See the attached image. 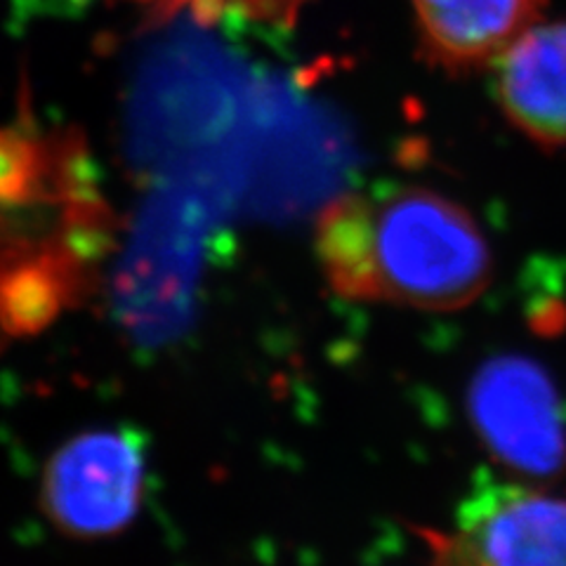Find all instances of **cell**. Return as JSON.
Here are the masks:
<instances>
[{"instance_id": "5b68a950", "label": "cell", "mask_w": 566, "mask_h": 566, "mask_svg": "<svg viewBox=\"0 0 566 566\" xmlns=\"http://www.w3.org/2000/svg\"><path fill=\"white\" fill-rule=\"evenodd\" d=\"M472 566H566V501L520 486L476 489L458 512Z\"/></svg>"}, {"instance_id": "ba28073f", "label": "cell", "mask_w": 566, "mask_h": 566, "mask_svg": "<svg viewBox=\"0 0 566 566\" xmlns=\"http://www.w3.org/2000/svg\"><path fill=\"white\" fill-rule=\"evenodd\" d=\"M139 6L180 12L187 10L197 17L245 14L253 20H293L303 0H133Z\"/></svg>"}, {"instance_id": "3957f363", "label": "cell", "mask_w": 566, "mask_h": 566, "mask_svg": "<svg viewBox=\"0 0 566 566\" xmlns=\"http://www.w3.org/2000/svg\"><path fill=\"white\" fill-rule=\"evenodd\" d=\"M147 484L145 441L128 428H102L69 439L50 458L41 505L64 534L114 536L137 517Z\"/></svg>"}, {"instance_id": "7a4b0ae2", "label": "cell", "mask_w": 566, "mask_h": 566, "mask_svg": "<svg viewBox=\"0 0 566 566\" xmlns=\"http://www.w3.org/2000/svg\"><path fill=\"white\" fill-rule=\"evenodd\" d=\"M3 201L6 216H17V243L31 239L17 253L39 237L45 243L39 258L6 276L12 322L31 328L57 312L81 258L95 255L109 216L76 137L41 130L27 114L3 135Z\"/></svg>"}, {"instance_id": "8992f818", "label": "cell", "mask_w": 566, "mask_h": 566, "mask_svg": "<svg viewBox=\"0 0 566 566\" xmlns=\"http://www.w3.org/2000/svg\"><path fill=\"white\" fill-rule=\"evenodd\" d=\"M495 64V95L512 126L536 145H566V22L528 27Z\"/></svg>"}, {"instance_id": "52a82bcc", "label": "cell", "mask_w": 566, "mask_h": 566, "mask_svg": "<svg viewBox=\"0 0 566 566\" xmlns=\"http://www.w3.org/2000/svg\"><path fill=\"white\" fill-rule=\"evenodd\" d=\"M420 45L437 66L470 71L499 62L538 22L545 0H411Z\"/></svg>"}, {"instance_id": "6da1fadb", "label": "cell", "mask_w": 566, "mask_h": 566, "mask_svg": "<svg viewBox=\"0 0 566 566\" xmlns=\"http://www.w3.org/2000/svg\"><path fill=\"white\" fill-rule=\"evenodd\" d=\"M314 245L331 286L361 303L451 312L491 283V248L470 212L418 185L349 191L318 212Z\"/></svg>"}, {"instance_id": "277c9868", "label": "cell", "mask_w": 566, "mask_h": 566, "mask_svg": "<svg viewBox=\"0 0 566 566\" xmlns=\"http://www.w3.org/2000/svg\"><path fill=\"white\" fill-rule=\"evenodd\" d=\"M470 418L486 449L507 468L553 476L566 465V418L545 368L526 357H495L468 389Z\"/></svg>"}]
</instances>
